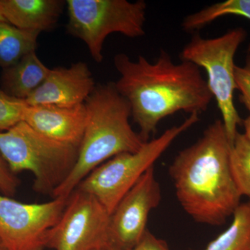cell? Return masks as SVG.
Masks as SVG:
<instances>
[{
  "instance_id": "1",
  "label": "cell",
  "mask_w": 250,
  "mask_h": 250,
  "mask_svg": "<svg viewBox=\"0 0 250 250\" xmlns=\"http://www.w3.org/2000/svg\"><path fill=\"white\" fill-rule=\"evenodd\" d=\"M113 62L120 75L115 86L129 103L143 142L167 117L179 111L200 114L213 100L200 67L184 61L176 63L166 51L153 62L143 56L132 61L125 53L116 54Z\"/></svg>"
},
{
  "instance_id": "2",
  "label": "cell",
  "mask_w": 250,
  "mask_h": 250,
  "mask_svg": "<svg viewBox=\"0 0 250 250\" xmlns=\"http://www.w3.org/2000/svg\"><path fill=\"white\" fill-rule=\"evenodd\" d=\"M231 147L223 121L216 120L169 167L177 200L197 223L221 226L241 204L230 166Z\"/></svg>"
},
{
  "instance_id": "3",
  "label": "cell",
  "mask_w": 250,
  "mask_h": 250,
  "mask_svg": "<svg viewBox=\"0 0 250 250\" xmlns=\"http://www.w3.org/2000/svg\"><path fill=\"white\" fill-rule=\"evenodd\" d=\"M86 121L78 158L66 179L52 197L68 198L98 166L115 156L139 151L145 142L130 124L131 108L114 82L96 85L85 100Z\"/></svg>"
},
{
  "instance_id": "4",
  "label": "cell",
  "mask_w": 250,
  "mask_h": 250,
  "mask_svg": "<svg viewBox=\"0 0 250 250\" xmlns=\"http://www.w3.org/2000/svg\"><path fill=\"white\" fill-rule=\"evenodd\" d=\"M80 147L49 139L25 122L0 131V154L14 174H34L38 193L50 194L66 179L78 158Z\"/></svg>"
},
{
  "instance_id": "5",
  "label": "cell",
  "mask_w": 250,
  "mask_h": 250,
  "mask_svg": "<svg viewBox=\"0 0 250 250\" xmlns=\"http://www.w3.org/2000/svg\"><path fill=\"white\" fill-rule=\"evenodd\" d=\"M246 38L247 31L241 27L212 39H204L195 34L180 53L181 60L192 62L207 72L208 88L221 113L222 121L231 146L238 133L237 127L243 125V119L233 101L237 90L234 57Z\"/></svg>"
},
{
  "instance_id": "6",
  "label": "cell",
  "mask_w": 250,
  "mask_h": 250,
  "mask_svg": "<svg viewBox=\"0 0 250 250\" xmlns=\"http://www.w3.org/2000/svg\"><path fill=\"white\" fill-rule=\"evenodd\" d=\"M65 6L67 32L83 41L98 63L108 36L117 33L136 39L146 34L147 4L143 0H67Z\"/></svg>"
},
{
  "instance_id": "7",
  "label": "cell",
  "mask_w": 250,
  "mask_h": 250,
  "mask_svg": "<svg viewBox=\"0 0 250 250\" xmlns=\"http://www.w3.org/2000/svg\"><path fill=\"white\" fill-rule=\"evenodd\" d=\"M199 115L190 114L182 124L145 143L137 152L122 153L111 158L92 171L77 188L96 197L111 214L125 194L154 166L174 140L200 121Z\"/></svg>"
},
{
  "instance_id": "8",
  "label": "cell",
  "mask_w": 250,
  "mask_h": 250,
  "mask_svg": "<svg viewBox=\"0 0 250 250\" xmlns=\"http://www.w3.org/2000/svg\"><path fill=\"white\" fill-rule=\"evenodd\" d=\"M110 215L96 197L75 189L59 221L47 233L45 248L107 250Z\"/></svg>"
},
{
  "instance_id": "9",
  "label": "cell",
  "mask_w": 250,
  "mask_h": 250,
  "mask_svg": "<svg viewBox=\"0 0 250 250\" xmlns=\"http://www.w3.org/2000/svg\"><path fill=\"white\" fill-rule=\"evenodd\" d=\"M68 198L23 203L0 195V240L6 250H44L47 233L59 221Z\"/></svg>"
},
{
  "instance_id": "10",
  "label": "cell",
  "mask_w": 250,
  "mask_h": 250,
  "mask_svg": "<svg viewBox=\"0 0 250 250\" xmlns=\"http://www.w3.org/2000/svg\"><path fill=\"white\" fill-rule=\"evenodd\" d=\"M161 200L160 184L153 166L125 194L110 215L108 250H129L136 246L147 231L150 212Z\"/></svg>"
},
{
  "instance_id": "11",
  "label": "cell",
  "mask_w": 250,
  "mask_h": 250,
  "mask_svg": "<svg viewBox=\"0 0 250 250\" xmlns=\"http://www.w3.org/2000/svg\"><path fill=\"white\" fill-rule=\"evenodd\" d=\"M95 86L88 64L77 62L68 67L50 69L43 83L25 102L29 106L71 107L84 104Z\"/></svg>"
},
{
  "instance_id": "12",
  "label": "cell",
  "mask_w": 250,
  "mask_h": 250,
  "mask_svg": "<svg viewBox=\"0 0 250 250\" xmlns=\"http://www.w3.org/2000/svg\"><path fill=\"white\" fill-rule=\"evenodd\" d=\"M23 121L40 134L59 142L80 147L84 133V104L71 107L27 104Z\"/></svg>"
},
{
  "instance_id": "13",
  "label": "cell",
  "mask_w": 250,
  "mask_h": 250,
  "mask_svg": "<svg viewBox=\"0 0 250 250\" xmlns=\"http://www.w3.org/2000/svg\"><path fill=\"white\" fill-rule=\"evenodd\" d=\"M6 22L24 30L52 31L57 25L66 1L0 0Z\"/></svg>"
},
{
  "instance_id": "14",
  "label": "cell",
  "mask_w": 250,
  "mask_h": 250,
  "mask_svg": "<svg viewBox=\"0 0 250 250\" xmlns=\"http://www.w3.org/2000/svg\"><path fill=\"white\" fill-rule=\"evenodd\" d=\"M50 69L32 52L3 69L1 88L13 98L26 100L47 78Z\"/></svg>"
},
{
  "instance_id": "15",
  "label": "cell",
  "mask_w": 250,
  "mask_h": 250,
  "mask_svg": "<svg viewBox=\"0 0 250 250\" xmlns=\"http://www.w3.org/2000/svg\"><path fill=\"white\" fill-rule=\"evenodd\" d=\"M41 33L24 30L0 21V66H12L27 54L35 52Z\"/></svg>"
},
{
  "instance_id": "16",
  "label": "cell",
  "mask_w": 250,
  "mask_h": 250,
  "mask_svg": "<svg viewBox=\"0 0 250 250\" xmlns=\"http://www.w3.org/2000/svg\"><path fill=\"white\" fill-rule=\"evenodd\" d=\"M204 250H250V202L241 203L231 225Z\"/></svg>"
},
{
  "instance_id": "17",
  "label": "cell",
  "mask_w": 250,
  "mask_h": 250,
  "mask_svg": "<svg viewBox=\"0 0 250 250\" xmlns=\"http://www.w3.org/2000/svg\"><path fill=\"white\" fill-rule=\"evenodd\" d=\"M227 16H236L250 21V0H227L216 3L184 18L182 27L191 32L202 29Z\"/></svg>"
},
{
  "instance_id": "18",
  "label": "cell",
  "mask_w": 250,
  "mask_h": 250,
  "mask_svg": "<svg viewBox=\"0 0 250 250\" xmlns=\"http://www.w3.org/2000/svg\"><path fill=\"white\" fill-rule=\"evenodd\" d=\"M230 166L238 192L250 202V141L244 134L237 133L230 152Z\"/></svg>"
},
{
  "instance_id": "19",
  "label": "cell",
  "mask_w": 250,
  "mask_h": 250,
  "mask_svg": "<svg viewBox=\"0 0 250 250\" xmlns=\"http://www.w3.org/2000/svg\"><path fill=\"white\" fill-rule=\"evenodd\" d=\"M27 106L25 100L10 96L0 87V131H7L23 121Z\"/></svg>"
},
{
  "instance_id": "20",
  "label": "cell",
  "mask_w": 250,
  "mask_h": 250,
  "mask_svg": "<svg viewBox=\"0 0 250 250\" xmlns=\"http://www.w3.org/2000/svg\"><path fill=\"white\" fill-rule=\"evenodd\" d=\"M235 82L237 90L241 92L240 101L250 111V54H248L243 66L235 67Z\"/></svg>"
},
{
  "instance_id": "21",
  "label": "cell",
  "mask_w": 250,
  "mask_h": 250,
  "mask_svg": "<svg viewBox=\"0 0 250 250\" xmlns=\"http://www.w3.org/2000/svg\"><path fill=\"white\" fill-rule=\"evenodd\" d=\"M20 180L11 172L9 166L0 154V190L6 196H14L17 191Z\"/></svg>"
},
{
  "instance_id": "22",
  "label": "cell",
  "mask_w": 250,
  "mask_h": 250,
  "mask_svg": "<svg viewBox=\"0 0 250 250\" xmlns=\"http://www.w3.org/2000/svg\"><path fill=\"white\" fill-rule=\"evenodd\" d=\"M170 250V248L165 241L157 238L147 229L142 239L134 248L129 250Z\"/></svg>"
},
{
  "instance_id": "23",
  "label": "cell",
  "mask_w": 250,
  "mask_h": 250,
  "mask_svg": "<svg viewBox=\"0 0 250 250\" xmlns=\"http://www.w3.org/2000/svg\"><path fill=\"white\" fill-rule=\"evenodd\" d=\"M249 116L246 119L243 120V125L244 126L245 133L247 138L250 141V111Z\"/></svg>"
},
{
  "instance_id": "24",
  "label": "cell",
  "mask_w": 250,
  "mask_h": 250,
  "mask_svg": "<svg viewBox=\"0 0 250 250\" xmlns=\"http://www.w3.org/2000/svg\"><path fill=\"white\" fill-rule=\"evenodd\" d=\"M0 21L1 22H6V20L4 17V15H3L2 11H1V5H0Z\"/></svg>"
},
{
  "instance_id": "25",
  "label": "cell",
  "mask_w": 250,
  "mask_h": 250,
  "mask_svg": "<svg viewBox=\"0 0 250 250\" xmlns=\"http://www.w3.org/2000/svg\"><path fill=\"white\" fill-rule=\"evenodd\" d=\"M0 250H6V248H4V245H3L2 242L0 240Z\"/></svg>"
},
{
  "instance_id": "26",
  "label": "cell",
  "mask_w": 250,
  "mask_h": 250,
  "mask_svg": "<svg viewBox=\"0 0 250 250\" xmlns=\"http://www.w3.org/2000/svg\"><path fill=\"white\" fill-rule=\"evenodd\" d=\"M248 52L250 54V43L249 44V46H248Z\"/></svg>"
},
{
  "instance_id": "27",
  "label": "cell",
  "mask_w": 250,
  "mask_h": 250,
  "mask_svg": "<svg viewBox=\"0 0 250 250\" xmlns=\"http://www.w3.org/2000/svg\"></svg>"
}]
</instances>
